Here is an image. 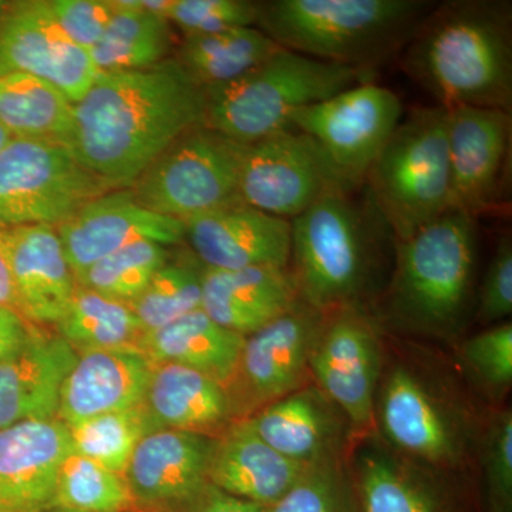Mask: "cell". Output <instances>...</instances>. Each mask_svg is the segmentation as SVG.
Here are the masks:
<instances>
[{
  "mask_svg": "<svg viewBox=\"0 0 512 512\" xmlns=\"http://www.w3.org/2000/svg\"><path fill=\"white\" fill-rule=\"evenodd\" d=\"M43 512H67V511L59 510V508H52V510H47V511H43Z\"/></svg>",
  "mask_w": 512,
  "mask_h": 512,
  "instance_id": "f907efd6",
  "label": "cell"
},
{
  "mask_svg": "<svg viewBox=\"0 0 512 512\" xmlns=\"http://www.w3.org/2000/svg\"><path fill=\"white\" fill-rule=\"evenodd\" d=\"M8 5V2H2V0H0V20H2L3 13H5V10L6 8H8Z\"/></svg>",
  "mask_w": 512,
  "mask_h": 512,
  "instance_id": "681fc988",
  "label": "cell"
},
{
  "mask_svg": "<svg viewBox=\"0 0 512 512\" xmlns=\"http://www.w3.org/2000/svg\"><path fill=\"white\" fill-rule=\"evenodd\" d=\"M63 32L87 53L99 43L116 13L111 0H47Z\"/></svg>",
  "mask_w": 512,
  "mask_h": 512,
  "instance_id": "b9f144b4",
  "label": "cell"
},
{
  "mask_svg": "<svg viewBox=\"0 0 512 512\" xmlns=\"http://www.w3.org/2000/svg\"><path fill=\"white\" fill-rule=\"evenodd\" d=\"M359 512H454L423 478L379 447H367L356 463Z\"/></svg>",
  "mask_w": 512,
  "mask_h": 512,
  "instance_id": "1f68e13d",
  "label": "cell"
},
{
  "mask_svg": "<svg viewBox=\"0 0 512 512\" xmlns=\"http://www.w3.org/2000/svg\"><path fill=\"white\" fill-rule=\"evenodd\" d=\"M365 183L394 241L409 238L453 210L447 109L417 107L403 116Z\"/></svg>",
  "mask_w": 512,
  "mask_h": 512,
  "instance_id": "52a82bcc",
  "label": "cell"
},
{
  "mask_svg": "<svg viewBox=\"0 0 512 512\" xmlns=\"http://www.w3.org/2000/svg\"><path fill=\"white\" fill-rule=\"evenodd\" d=\"M245 144L202 124L174 141L131 185L147 210L190 220L239 200Z\"/></svg>",
  "mask_w": 512,
  "mask_h": 512,
  "instance_id": "ba28073f",
  "label": "cell"
},
{
  "mask_svg": "<svg viewBox=\"0 0 512 512\" xmlns=\"http://www.w3.org/2000/svg\"><path fill=\"white\" fill-rule=\"evenodd\" d=\"M488 512H512V414L497 413L483 441Z\"/></svg>",
  "mask_w": 512,
  "mask_h": 512,
  "instance_id": "60d3db41",
  "label": "cell"
},
{
  "mask_svg": "<svg viewBox=\"0 0 512 512\" xmlns=\"http://www.w3.org/2000/svg\"><path fill=\"white\" fill-rule=\"evenodd\" d=\"M170 255L165 245L136 242L100 259L76 282L82 288L130 305L143 293Z\"/></svg>",
  "mask_w": 512,
  "mask_h": 512,
  "instance_id": "8d00e7d4",
  "label": "cell"
},
{
  "mask_svg": "<svg viewBox=\"0 0 512 512\" xmlns=\"http://www.w3.org/2000/svg\"><path fill=\"white\" fill-rule=\"evenodd\" d=\"M153 367L138 348L79 355L64 380L57 417L66 426H73L101 414L140 406L146 399Z\"/></svg>",
  "mask_w": 512,
  "mask_h": 512,
  "instance_id": "603a6c76",
  "label": "cell"
},
{
  "mask_svg": "<svg viewBox=\"0 0 512 512\" xmlns=\"http://www.w3.org/2000/svg\"><path fill=\"white\" fill-rule=\"evenodd\" d=\"M116 13L90 50L99 73L133 72L168 59L170 20L141 8V0H111Z\"/></svg>",
  "mask_w": 512,
  "mask_h": 512,
  "instance_id": "f1b7e54d",
  "label": "cell"
},
{
  "mask_svg": "<svg viewBox=\"0 0 512 512\" xmlns=\"http://www.w3.org/2000/svg\"><path fill=\"white\" fill-rule=\"evenodd\" d=\"M10 140H12V136H10L9 131L0 124V153H2L3 148L8 146Z\"/></svg>",
  "mask_w": 512,
  "mask_h": 512,
  "instance_id": "c3c4849f",
  "label": "cell"
},
{
  "mask_svg": "<svg viewBox=\"0 0 512 512\" xmlns=\"http://www.w3.org/2000/svg\"><path fill=\"white\" fill-rule=\"evenodd\" d=\"M144 406L156 429L201 434L222 426L232 414L221 383L173 363L154 365Z\"/></svg>",
  "mask_w": 512,
  "mask_h": 512,
  "instance_id": "83f0119b",
  "label": "cell"
},
{
  "mask_svg": "<svg viewBox=\"0 0 512 512\" xmlns=\"http://www.w3.org/2000/svg\"><path fill=\"white\" fill-rule=\"evenodd\" d=\"M376 419L384 437L407 456L434 466H453L463 457L466 441L457 420L406 367H393L384 377Z\"/></svg>",
  "mask_w": 512,
  "mask_h": 512,
  "instance_id": "e0dca14e",
  "label": "cell"
},
{
  "mask_svg": "<svg viewBox=\"0 0 512 512\" xmlns=\"http://www.w3.org/2000/svg\"><path fill=\"white\" fill-rule=\"evenodd\" d=\"M380 363L379 339L360 309L325 313L309 372L353 430H367L375 421Z\"/></svg>",
  "mask_w": 512,
  "mask_h": 512,
  "instance_id": "4fadbf2b",
  "label": "cell"
},
{
  "mask_svg": "<svg viewBox=\"0 0 512 512\" xmlns=\"http://www.w3.org/2000/svg\"><path fill=\"white\" fill-rule=\"evenodd\" d=\"M305 468L279 454L242 419L214 439L208 483L232 497L269 508L291 490Z\"/></svg>",
  "mask_w": 512,
  "mask_h": 512,
  "instance_id": "d4e9b609",
  "label": "cell"
},
{
  "mask_svg": "<svg viewBox=\"0 0 512 512\" xmlns=\"http://www.w3.org/2000/svg\"><path fill=\"white\" fill-rule=\"evenodd\" d=\"M77 359L60 336L32 335L18 352L0 360V429L56 419L64 380Z\"/></svg>",
  "mask_w": 512,
  "mask_h": 512,
  "instance_id": "cb8c5ba5",
  "label": "cell"
},
{
  "mask_svg": "<svg viewBox=\"0 0 512 512\" xmlns=\"http://www.w3.org/2000/svg\"><path fill=\"white\" fill-rule=\"evenodd\" d=\"M74 104L53 84L25 73L0 76V124L12 138L57 141L66 146Z\"/></svg>",
  "mask_w": 512,
  "mask_h": 512,
  "instance_id": "4dcf8cb0",
  "label": "cell"
},
{
  "mask_svg": "<svg viewBox=\"0 0 512 512\" xmlns=\"http://www.w3.org/2000/svg\"><path fill=\"white\" fill-rule=\"evenodd\" d=\"M268 512H359L355 485L342 460L308 466Z\"/></svg>",
  "mask_w": 512,
  "mask_h": 512,
  "instance_id": "74e56055",
  "label": "cell"
},
{
  "mask_svg": "<svg viewBox=\"0 0 512 512\" xmlns=\"http://www.w3.org/2000/svg\"><path fill=\"white\" fill-rule=\"evenodd\" d=\"M67 427L74 453L124 476L138 443L156 426L143 403Z\"/></svg>",
  "mask_w": 512,
  "mask_h": 512,
  "instance_id": "e575fe53",
  "label": "cell"
},
{
  "mask_svg": "<svg viewBox=\"0 0 512 512\" xmlns=\"http://www.w3.org/2000/svg\"><path fill=\"white\" fill-rule=\"evenodd\" d=\"M0 306L19 312L18 296H16L12 274L2 248H0Z\"/></svg>",
  "mask_w": 512,
  "mask_h": 512,
  "instance_id": "bcb514c9",
  "label": "cell"
},
{
  "mask_svg": "<svg viewBox=\"0 0 512 512\" xmlns=\"http://www.w3.org/2000/svg\"><path fill=\"white\" fill-rule=\"evenodd\" d=\"M244 340V336L222 328L197 309L164 328L146 333L137 348L153 365L190 367L225 387L235 375Z\"/></svg>",
  "mask_w": 512,
  "mask_h": 512,
  "instance_id": "4316f807",
  "label": "cell"
},
{
  "mask_svg": "<svg viewBox=\"0 0 512 512\" xmlns=\"http://www.w3.org/2000/svg\"><path fill=\"white\" fill-rule=\"evenodd\" d=\"M175 0H141V8L160 18H170L171 10L174 8Z\"/></svg>",
  "mask_w": 512,
  "mask_h": 512,
  "instance_id": "7dc6e473",
  "label": "cell"
},
{
  "mask_svg": "<svg viewBox=\"0 0 512 512\" xmlns=\"http://www.w3.org/2000/svg\"><path fill=\"white\" fill-rule=\"evenodd\" d=\"M25 73L53 84L73 104L99 76L92 57L74 45L47 0L9 3L0 20V76Z\"/></svg>",
  "mask_w": 512,
  "mask_h": 512,
  "instance_id": "5bb4252c",
  "label": "cell"
},
{
  "mask_svg": "<svg viewBox=\"0 0 512 512\" xmlns=\"http://www.w3.org/2000/svg\"><path fill=\"white\" fill-rule=\"evenodd\" d=\"M32 335L19 312L0 306V360L18 352Z\"/></svg>",
  "mask_w": 512,
  "mask_h": 512,
  "instance_id": "f6af8a7d",
  "label": "cell"
},
{
  "mask_svg": "<svg viewBox=\"0 0 512 512\" xmlns=\"http://www.w3.org/2000/svg\"><path fill=\"white\" fill-rule=\"evenodd\" d=\"M437 2L426 0H271L256 28L282 49L372 70L406 45Z\"/></svg>",
  "mask_w": 512,
  "mask_h": 512,
  "instance_id": "277c9868",
  "label": "cell"
},
{
  "mask_svg": "<svg viewBox=\"0 0 512 512\" xmlns=\"http://www.w3.org/2000/svg\"><path fill=\"white\" fill-rule=\"evenodd\" d=\"M402 66L444 109L511 111V2L436 3L407 40Z\"/></svg>",
  "mask_w": 512,
  "mask_h": 512,
  "instance_id": "7a4b0ae2",
  "label": "cell"
},
{
  "mask_svg": "<svg viewBox=\"0 0 512 512\" xmlns=\"http://www.w3.org/2000/svg\"><path fill=\"white\" fill-rule=\"evenodd\" d=\"M133 507L126 477L74 451L63 461L53 508L67 512H131Z\"/></svg>",
  "mask_w": 512,
  "mask_h": 512,
  "instance_id": "d590c367",
  "label": "cell"
},
{
  "mask_svg": "<svg viewBox=\"0 0 512 512\" xmlns=\"http://www.w3.org/2000/svg\"><path fill=\"white\" fill-rule=\"evenodd\" d=\"M72 451L69 427L60 419L0 429V512L52 510L60 467Z\"/></svg>",
  "mask_w": 512,
  "mask_h": 512,
  "instance_id": "ffe728a7",
  "label": "cell"
},
{
  "mask_svg": "<svg viewBox=\"0 0 512 512\" xmlns=\"http://www.w3.org/2000/svg\"><path fill=\"white\" fill-rule=\"evenodd\" d=\"M56 229L76 279L100 259L136 242L171 247L185 239L183 221L147 210L131 188L94 198Z\"/></svg>",
  "mask_w": 512,
  "mask_h": 512,
  "instance_id": "9a60e30c",
  "label": "cell"
},
{
  "mask_svg": "<svg viewBox=\"0 0 512 512\" xmlns=\"http://www.w3.org/2000/svg\"><path fill=\"white\" fill-rule=\"evenodd\" d=\"M396 245L387 292L389 318L400 328L446 338L466 318L477 256L476 218L448 210Z\"/></svg>",
  "mask_w": 512,
  "mask_h": 512,
  "instance_id": "5b68a950",
  "label": "cell"
},
{
  "mask_svg": "<svg viewBox=\"0 0 512 512\" xmlns=\"http://www.w3.org/2000/svg\"><path fill=\"white\" fill-rule=\"evenodd\" d=\"M282 47L258 28L185 36L175 59L205 90L235 82Z\"/></svg>",
  "mask_w": 512,
  "mask_h": 512,
  "instance_id": "f546056e",
  "label": "cell"
},
{
  "mask_svg": "<svg viewBox=\"0 0 512 512\" xmlns=\"http://www.w3.org/2000/svg\"><path fill=\"white\" fill-rule=\"evenodd\" d=\"M259 5L261 2L251 0H175L168 20L180 28L184 37L256 28Z\"/></svg>",
  "mask_w": 512,
  "mask_h": 512,
  "instance_id": "f35d334b",
  "label": "cell"
},
{
  "mask_svg": "<svg viewBox=\"0 0 512 512\" xmlns=\"http://www.w3.org/2000/svg\"><path fill=\"white\" fill-rule=\"evenodd\" d=\"M111 190L64 144L12 138L0 153V228L57 227Z\"/></svg>",
  "mask_w": 512,
  "mask_h": 512,
  "instance_id": "9c48e42d",
  "label": "cell"
},
{
  "mask_svg": "<svg viewBox=\"0 0 512 512\" xmlns=\"http://www.w3.org/2000/svg\"><path fill=\"white\" fill-rule=\"evenodd\" d=\"M345 184L322 148L296 128L248 144L239 175V200L292 221Z\"/></svg>",
  "mask_w": 512,
  "mask_h": 512,
  "instance_id": "8fae6325",
  "label": "cell"
},
{
  "mask_svg": "<svg viewBox=\"0 0 512 512\" xmlns=\"http://www.w3.org/2000/svg\"><path fill=\"white\" fill-rule=\"evenodd\" d=\"M205 266L194 254L168 258L143 293L131 302L143 335L201 309Z\"/></svg>",
  "mask_w": 512,
  "mask_h": 512,
  "instance_id": "836d02e7",
  "label": "cell"
},
{
  "mask_svg": "<svg viewBox=\"0 0 512 512\" xmlns=\"http://www.w3.org/2000/svg\"><path fill=\"white\" fill-rule=\"evenodd\" d=\"M335 190L292 222L289 271L306 305L322 313L360 309L375 285L380 245L392 235L370 197Z\"/></svg>",
  "mask_w": 512,
  "mask_h": 512,
  "instance_id": "3957f363",
  "label": "cell"
},
{
  "mask_svg": "<svg viewBox=\"0 0 512 512\" xmlns=\"http://www.w3.org/2000/svg\"><path fill=\"white\" fill-rule=\"evenodd\" d=\"M512 313V242L504 235L498 242L483 285L478 292L477 319L484 325L503 322Z\"/></svg>",
  "mask_w": 512,
  "mask_h": 512,
  "instance_id": "7bdbcfd3",
  "label": "cell"
},
{
  "mask_svg": "<svg viewBox=\"0 0 512 512\" xmlns=\"http://www.w3.org/2000/svg\"><path fill=\"white\" fill-rule=\"evenodd\" d=\"M464 365L491 392H505L512 383V325L501 323L464 343Z\"/></svg>",
  "mask_w": 512,
  "mask_h": 512,
  "instance_id": "ab89813d",
  "label": "cell"
},
{
  "mask_svg": "<svg viewBox=\"0 0 512 512\" xmlns=\"http://www.w3.org/2000/svg\"><path fill=\"white\" fill-rule=\"evenodd\" d=\"M247 420L265 443L305 467L340 458L348 423L319 387L308 384Z\"/></svg>",
  "mask_w": 512,
  "mask_h": 512,
  "instance_id": "7402d4cb",
  "label": "cell"
},
{
  "mask_svg": "<svg viewBox=\"0 0 512 512\" xmlns=\"http://www.w3.org/2000/svg\"><path fill=\"white\" fill-rule=\"evenodd\" d=\"M192 254L208 269L289 268L292 222L238 201L184 221Z\"/></svg>",
  "mask_w": 512,
  "mask_h": 512,
  "instance_id": "d6986e66",
  "label": "cell"
},
{
  "mask_svg": "<svg viewBox=\"0 0 512 512\" xmlns=\"http://www.w3.org/2000/svg\"><path fill=\"white\" fill-rule=\"evenodd\" d=\"M403 116L396 93L367 82L296 111L291 128L311 137L345 184L356 190Z\"/></svg>",
  "mask_w": 512,
  "mask_h": 512,
  "instance_id": "30bf717a",
  "label": "cell"
},
{
  "mask_svg": "<svg viewBox=\"0 0 512 512\" xmlns=\"http://www.w3.org/2000/svg\"><path fill=\"white\" fill-rule=\"evenodd\" d=\"M0 248L12 274L20 315L40 325H57L77 282L56 227L0 228Z\"/></svg>",
  "mask_w": 512,
  "mask_h": 512,
  "instance_id": "44dd1931",
  "label": "cell"
},
{
  "mask_svg": "<svg viewBox=\"0 0 512 512\" xmlns=\"http://www.w3.org/2000/svg\"><path fill=\"white\" fill-rule=\"evenodd\" d=\"M205 89L175 57L133 70L99 73L74 104L66 146L113 188H130L174 141L205 124Z\"/></svg>",
  "mask_w": 512,
  "mask_h": 512,
  "instance_id": "6da1fadb",
  "label": "cell"
},
{
  "mask_svg": "<svg viewBox=\"0 0 512 512\" xmlns=\"http://www.w3.org/2000/svg\"><path fill=\"white\" fill-rule=\"evenodd\" d=\"M60 338L77 355L93 350L137 348L143 330L128 303L77 285L69 308L57 323Z\"/></svg>",
  "mask_w": 512,
  "mask_h": 512,
  "instance_id": "d6a6232c",
  "label": "cell"
},
{
  "mask_svg": "<svg viewBox=\"0 0 512 512\" xmlns=\"http://www.w3.org/2000/svg\"><path fill=\"white\" fill-rule=\"evenodd\" d=\"M299 301L301 296L289 268H205L202 311L222 328L244 338L284 315Z\"/></svg>",
  "mask_w": 512,
  "mask_h": 512,
  "instance_id": "484cf974",
  "label": "cell"
},
{
  "mask_svg": "<svg viewBox=\"0 0 512 512\" xmlns=\"http://www.w3.org/2000/svg\"><path fill=\"white\" fill-rule=\"evenodd\" d=\"M451 208L474 218L500 200L511 146V111L447 110Z\"/></svg>",
  "mask_w": 512,
  "mask_h": 512,
  "instance_id": "2e32d148",
  "label": "cell"
},
{
  "mask_svg": "<svg viewBox=\"0 0 512 512\" xmlns=\"http://www.w3.org/2000/svg\"><path fill=\"white\" fill-rule=\"evenodd\" d=\"M370 79L372 70L281 49L235 82L205 90V124L248 146L291 128L296 111Z\"/></svg>",
  "mask_w": 512,
  "mask_h": 512,
  "instance_id": "8992f818",
  "label": "cell"
},
{
  "mask_svg": "<svg viewBox=\"0 0 512 512\" xmlns=\"http://www.w3.org/2000/svg\"><path fill=\"white\" fill-rule=\"evenodd\" d=\"M214 439L192 431L157 429L138 443L126 470L134 505L178 512L208 485Z\"/></svg>",
  "mask_w": 512,
  "mask_h": 512,
  "instance_id": "ac0fdd59",
  "label": "cell"
},
{
  "mask_svg": "<svg viewBox=\"0 0 512 512\" xmlns=\"http://www.w3.org/2000/svg\"><path fill=\"white\" fill-rule=\"evenodd\" d=\"M178 512H268V508L232 497L208 483L192 503Z\"/></svg>",
  "mask_w": 512,
  "mask_h": 512,
  "instance_id": "ee69618b",
  "label": "cell"
},
{
  "mask_svg": "<svg viewBox=\"0 0 512 512\" xmlns=\"http://www.w3.org/2000/svg\"><path fill=\"white\" fill-rule=\"evenodd\" d=\"M325 313L299 301L264 328L245 336L235 375L225 390L235 387L238 399L231 403L242 412L261 410L306 386L309 357L322 328Z\"/></svg>",
  "mask_w": 512,
  "mask_h": 512,
  "instance_id": "7c38bea8",
  "label": "cell"
}]
</instances>
